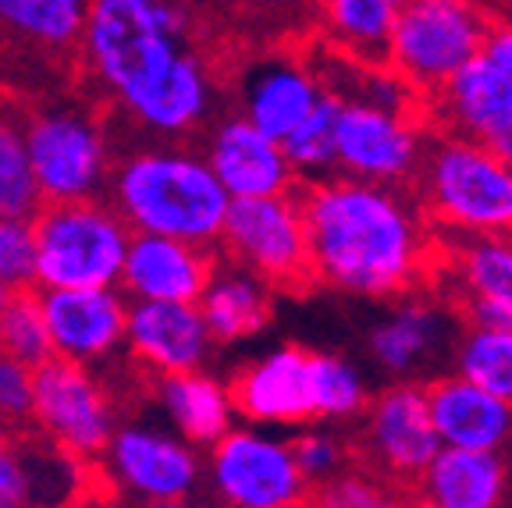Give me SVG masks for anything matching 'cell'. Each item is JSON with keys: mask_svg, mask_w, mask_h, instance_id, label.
<instances>
[{"mask_svg": "<svg viewBox=\"0 0 512 508\" xmlns=\"http://www.w3.org/2000/svg\"><path fill=\"white\" fill-rule=\"evenodd\" d=\"M303 203L317 281L356 295H399L427 270V239L416 217L381 182H317Z\"/></svg>", "mask_w": 512, "mask_h": 508, "instance_id": "6da1fadb", "label": "cell"}, {"mask_svg": "<svg viewBox=\"0 0 512 508\" xmlns=\"http://www.w3.org/2000/svg\"><path fill=\"white\" fill-rule=\"evenodd\" d=\"M114 196L118 214L132 231L171 235L200 246L221 239L224 214L232 203L214 167L182 153H139L125 160L114 178Z\"/></svg>", "mask_w": 512, "mask_h": 508, "instance_id": "7a4b0ae2", "label": "cell"}, {"mask_svg": "<svg viewBox=\"0 0 512 508\" xmlns=\"http://www.w3.org/2000/svg\"><path fill=\"white\" fill-rule=\"evenodd\" d=\"M189 11L175 0H89L86 54L100 79L132 107L178 64Z\"/></svg>", "mask_w": 512, "mask_h": 508, "instance_id": "3957f363", "label": "cell"}, {"mask_svg": "<svg viewBox=\"0 0 512 508\" xmlns=\"http://www.w3.org/2000/svg\"><path fill=\"white\" fill-rule=\"evenodd\" d=\"M36 228V288H111L121 281L132 228L89 196L43 203Z\"/></svg>", "mask_w": 512, "mask_h": 508, "instance_id": "277c9868", "label": "cell"}, {"mask_svg": "<svg viewBox=\"0 0 512 508\" xmlns=\"http://www.w3.org/2000/svg\"><path fill=\"white\" fill-rule=\"evenodd\" d=\"M427 210L459 235H512V167L463 135L441 139L424 164Z\"/></svg>", "mask_w": 512, "mask_h": 508, "instance_id": "5b68a950", "label": "cell"}, {"mask_svg": "<svg viewBox=\"0 0 512 508\" xmlns=\"http://www.w3.org/2000/svg\"><path fill=\"white\" fill-rule=\"evenodd\" d=\"M488 25L470 0H402L388 68L406 82L409 93L434 96L480 54Z\"/></svg>", "mask_w": 512, "mask_h": 508, "instance_id": "8992f818", "label": "cell"}, {"mask_svg": "<svg viewBox=\"0 0 512 508\" xmlns=\"http://www.w3.org/2000/svg\"><path fill=\"white\" fill-rule=\"evenodd\" d=\"M224 253L253 270L274 292H306L317 285L303 203L296 189L278 196H246L228 203L221 228Z\"/></svg>", "mask_w": 512, "mask_h": 508, "instance_id": "52a82bcc", "label": "cell"}, {"mask_svg": "<svg viewBox=\"0 0 512 508\" xmlns=\"http://www.w3.org/2000/svg\"><path fill=\"white\" fill-rule=\"evenodd\" d=\"M32 423L43 437L57 441L64 452L89 462L104 455L114 434L111 402L82 363L50 356L36 366V395H32Z\"/></svg>", "mask_w": 512, "mask_h": 508, "instance_id": "ba28073f", "label": "cell"}, {"mask_svg": "<svg viewBox=\"0 0 512 508\" xmlns=\"http://www.w3.org/2000/svg\"><path fill=\"white\" fill-rule=\"evenodd\" d=\"M210 477L221 501L239 508H292L310 501V484L292 445L253 430H228L214 441Z\"/></svg>", "mask_w": 512, "mask_h": 508, "instance_id": "9c48e42d", "label": "cell"}, {"mask_svg": "<svg viewBox=\"0 0 512 508\" xmlns=\"http://www.w3.org/2000/svg\"><path fill=\"white\" fill-rule=\"evenodd\" d=\"M43 203L82 199L104 175V139L79 114H40L25 132Z\"/></svg>", "mask_w": 512, "mask_h": 508, "instance_id": "30bf717a", "label": "cell"}, {"mask_svg": "<svg viewBox=\"0 0 512 508\" xmlns=\"http://www.w3.org/2000/svg\"><path fill=\"white\" fill-rule=\"evenodd\" d=\"M416 132L399 107L377 100H342L338 164L363 182H399L416 167Z\"/></svg>", "mask_w": 512, "mask_h": 508, "instance_id": "8fae6325", "label": "cell"}, {"mask_svg": "<svg viewBox=\"0 0 512 508\" xmlns=\"http://www.w3.org/2000/svg\"><path fill=\"white\" fill-rule=\"evenodd\" d=\"M104 459L121 487L153 505H178L200 480V462L182 441L146 427H125L111 434Z\"/></svg>", "mask_w": 512, "mask_h": 508, "instance_id": "7c38bea8", "label": "cell"}, {"mask_svg": "<svg viewBox=\"0 0 512 508\" xmlns=\"http://www.w3.org/2000/svg\"><path fill=\"white\" fill-rule=\"evenodd\" d=\"M54 356L72 363L107 359L125 342L128 306L111 288H40Z\"/></svg>", "mask_w": 512, "mask_h": 508, "instance_id": "4fadbf2b", "label": "cell"}, {"mask_svg": "<svg viewBox=\"0 0 512 508\" xmlns=\"http://www.w3.org/2000/svg\"><path fill=\"white\" fill-rule=\"evenodd\" d=\"M210 274H214V253H207V246L200 242L132 231L121 285L136 299L200 302Z\"/></svg>", "mask_w": 512, "mask_h": 508, "instance_id": "5bb4252c", "label": "cell"}, {"mask_svg": "<svg viewBox=\"0 0 512 508\" xmlns=\"http://www.w3.org/2000/svg\"><path fill=\"white\" fill-rule=\"evenodd\" d=\"M125 342L132 356L153 366L157 374H185L200 370L214 338L200 313V302L136 299V306L128 310Z\"/></svg>", "mask_w": 512, "mask_h": 508, "instance_id": "9a60e30c", "label": "cell"}, {"mask_svg": "<svg viewBox=\"0 0 512 508\" xmlns=\"http://www.w3.org/2000/svg\"><path fill=\"white\" fill-rule=\"evenodd\" d=\"M370 448L381 462L384 473L413 487L427 462L438 455L441 437L434 430L431 409H427V391L402 384V388L384 391L370 409Z\"/></svg>", "mask_w": 512, "mask_h": 508, "instance_id": "2e32d148", "label": "cell"}, {"mask_svg": "<svg viewBox=\"0 0 512 508\" xmlns=\"http://www.w3.org/2000/svg\"><path fill=\"white\" fill-rule=\"evenodd\" d=\"M207 164L232 199L278 196L296 189V167L274 135L260 132L249 118L224 121L214 135Z\"/></svg>", "mask_w": 512, "mask_h": 508, "instance_id": "e0dca14e", "label": "cell"}, {"mask_svg": "<svg viewBox=\"0 0 512 508\" xmlns=\"http://www.w3.org/2000/svg\"><path fill=\"white\" fill-rule=\"evenodd\" d=\"M235 413L256 423H303L317 416L313 405V374H310V352L303 349H281L267 359L253 363L235 377L228 388Z\"/></svg>", "mask_w": 512, "mask_h": 508, "instance_id": "ac0fdd59", "label": "cell"}, {"mask_svg": "<svg viewBox=\"0 0 512 508\" xmlns=\"http://www.w3.org/2000/svg\"><path fill=\"white\" fill-rule=\"evenodd\" d=\"M427 391V409H431L434 430L441 445L452 448H488L498 452L512 437V402L498 398L495 391L459 377L434 381Z\"/></svg>", "mask_w": 512, "mask_h": 508, "instance_id": "d6986e66", "label": "cell"}, {"mask_svg": "<svg viewBox=\"0 0 512 508\" xmlns=\"http://www.w3.org/2000/svg\"><path fill=\"white\" fill-rule=\"evenodd\" d=\"M79 466L72 452H64L57 441L40 445L29 441L25 430L4 434L0 441V508L22 505H54L68 501L79 487Z\"/></svg>", "mask_w": 512, "mask_h": 508, "instance_id": "ffe728a7", "label": "cell"}, {"mask_svg": "<svg viewBox=\"0 0 512 508\" xmlns=\"http://www.w3.org/2000/svg\"><path fill=\"white\" fill-rule=\"evenodd\" d=\"M427 100H434L438 118L448 121L452 132L473 143H488L491 135L512 125V79L484 54L466 61Z\"/></svg>", "mask_w": 512, "mask_h": 508, "instance_id": "44dd1931", "label": "cell"}, {"mask_svg": "<svg viewBox=\"0 0 512 508\" xmlns=\"http://www.w3.org/2000/svg\"><path fill=\"white\" fill-rule=\"evenodd\" d=\"M320 82L310 75L303 64L288 61V57H271V61H253L242 72V107L246 118L253 121L260 132L285 139L313 104L320 100Z\"/></svg>", "mask_w": 512, "mask_h": 508, "instance_id": "7402d4cb", "label": "cell"}, {"mask_svg": "<svg viewBox=\"0 0 512 508\" xmlns=\"http://www.w3.org/2000/svg\"><path fill=\"white\" fill-rule=\"evenodd\" d=\"M452 263L466 317L473 324L512 327V235H466Z\"/></svg>", "mask_w": 512, "mask_h": 508, "instance_id": "603a6c76", "label": "cell"}, {"mask_svg": "<svg viewBox=\"0 0 512 508\" xmlns=\"http://www.w3.org/2000/svg\"><path fill=\"white\" fill-rule=\"evenodd\" d=\"M413 487L434 508H495L505 494V466L488 448L441 445Z\"/></svg>", "mask_w": 512, "mask_h": 508, "instance_id": "cb8c5ba5", "label": "cell"}, {"mask_svg": "<svg viewBox=\"0 0 512 508\" xmlns=\"http://www.w3.org/2000/svg\"><path fill=\"white\" fill-rule=\"evenodd\" d=\"M328 40L349 61L388 68L392 29L402 0H310Z\"/></svg>", "mask_w": 512, "mask_h": 508, "instance_id": "d4e9b609", "label": "cell"}, {"mask_svg": "<svg viewBox=\"0 0 512 508\" xmlns=\"http://www.w3.org/2000/svg\"><path fill=\"white\" fill-rule=\"evenodd\" d=\"M271 292L253 270H214L200 295V313L214 342H239L271 320Z\"/></svg>", "mask_w": 512, "mask_h": 508, "instance_id": "484cf974", "label": "cell"}, {"mask_svg": "<svg viewBox=\"0 0 512 508\" xmlns=\"http://www.w3.org/2000/svg\"><path fill=\"white\" fill-rule=\"evenodd\" d=\"M160 395H164L171 420L178 423L189 445H214L217 437L228 434V423L235 413L232 395L217 381L203 377L200 370L164 374Z\"/></svg>", "mask_w": 512, "mask_h": 508, "instance_id": "4316f807", "label": "cell"}, {"mask_svg": "<svg viewBox=\"0 0 512 508\" xmlns=\"http://www.w3.org/2000/svg\"><path fill=\"white\" fill-rule=\"evenodd\" d=\"M207 72L203 64L192 54H182L178 64L171 68V75L160 82L153 93H146L143 100L128 107L146 128H157V132H185L207 111Z\"/></svg>", "mask_w": 512, "mask_h": 508, "instance_id": "83f0119b", "label": "cell"}, {"mask_svg": "<svg viewBox=\"0 0 512 508\" xmlns=\"http://www.w3.org/2000/svg\"><path fill=\"white\" fill-rule=\"evenodd\" d=\"M89 0H0V25L47 50L75 47L86 32Z\"/></svg>", "mask_w": 512, "mask_h": 508, "instance_id": "f1b7e54d", "label": "cell"}, {"mask_svg": "<svg viewBox=\"0 0 512 508\" xmlns=\"http://www.w3.org/2000/svg\"><path fill=\"white\" fill-rule=\"evenodd\" d=\"M434 338H438V317L427 306H406L370 334V349L388 374H406L409 366L431 352Z\"/></svg>", "mask_w": 512, "mask_h": 508, "instance_id": "f546056e", "label": "cell"}, {"mask_svg": "<svg viewBox=\"0 0 512 508\" xmlns=\"http://www.w3.org/2000/svg\"><path fill=\"white\" fill-rule=\"evenodd\" d=\"M0 352L32 366V370L54 356V342H50V327H47L40 292H32V288H15L11 292L8 310L0 317Z\"/></svg>", "mask_w": 512, "mask_h": 508, "instance_id": "4dcf8cb0", "label": "cell"}, {"mask_svg": "<svg viewBox=\"0 0 512 508\" xmlns=\"http://www.w3.org/2000/svg\"><path fill=\"white\" fill-rule=\"evenodd\" d=\"M338 107H342L338 96L320 93L313 111L281 139L296 175H320L338 164Z\"/></svg>", "mask_w": 512, "mask_h": 508, "instance_id": "1f68e13d", "label": "cell"}, {"mask_svg": "<svg viewBox=\"0 0 512 508\" xmlns=\"http://www.w3.org/2000/svg\"><path fill=\"white\" fill-rule=\"evenodd\" d=\"M459 374L512 402V327H473L459 352Z\"/></svg>", "mask_w": 512, "mask_h": 508, "instance_id": "d6a6232c", "label": "cell"}, {"mask_svg": "<svg viewBox=\"0 0 512 508\" xmlns=\"http://www.w3.org/2000/svg\"><path fill=\"white\" fill-rule=\"evenodd\" d=\"M43 192L29 160V143L15 125L0 121V214L36 217Z\"/></svg>", "mask_w": 512, "mask_h": 508, "instance_id": "836d02e7", "label": "cell"}, {"mask_svg": "<svg viewBox=\"0 0 512 508\" xmlns=\"http://www.w3.org/2000/svg\"><path fill=\"white\" fill-rule=\"evenodd\" d=\"M310 374L317 416H349L363 405V381L349 363L310 352Z\"/></svg>", "mask_w": 512, "mask_h": 508, "instance_id": "e575fe53", "label": "cell"}, {"mask_svg": "<svg viewBox=\"0 0 512 508\" xmlns=\"http://www.w3.org/2000/svg\"><path fill=\"white\" fill-rule=\"evenodd\" d=\"M0 281L8 288H36V228H32V217L0 214Z\"/></svg>", "mask_w": 512, "mask_h": 508, "instance_id": "d590c367", "label": "cell"}, {"mask_svg": "<svg viewBox=\"0 0 512 508\" xmlns=\"http://www.w3.org/2000/svg\"><path fill=\"white\" fill-rule=\"evenodd\" d=\"M36 370L0 352V430H25L32 423Z\"/></svg>", "mask_w": 512, "mask_h": 508, "instance_id": "8d00e7d4", "label": "cell"}, {"mask_svg": "<svg viewBox=\"0 0 512 508\" xmlns=\"http://www.w3.org/2000/svg\"><path fill=\"white\" fill-rule=\"evenodd\" d=\"M310 501L331 508H377L388 505V494H381V487L367 477H328L324 484L313 487Z\"/></svg>", "mask_w": 512, "mask_h": 508, "instance_id": "74e56055", "label": "cell"}, {"mask_svg": "<svg viewBox=\"0 0 512 508\" xmlns=\"http://www.w3.org/2000/svg\"><path fill=\"white\" fill-rule=\"evenodd\" d=\"M292 455H296L299 469H303L306 484H324L328 477H335L342 466V448L324 434H303L292 441Z\"/></svg>", "mask_w": 512, "mask_h": 508, "instance_id": "f35d334b", "label": "cell"}, {"mask_svg": "<svg viewBox=\"0 0 512 508\" xmlns=\"http://www.w3.org/2000/svg\"><path fill=\"white\" fill-rule=\"evenodd\" d=\"M480 54L512 79V25H488V36H484Z\"/></svg>", "mask_w": 512, "mask_h": 508, "instance_id": "ab89813d", "label": "cell"}, {"mask_svg": "<svg viewBox=\"0 0 512 508\" xmlns=\"http://www.w3.org/2000/svg\"><path fill=\"white\" fill-rule=\"evenodd\" d=\"M484 146H488V150L495 153V157H502L505 164L512 167V125H509V128H502V132H495Z\"/></svg>", "mask_w": 512, "mask_h": 508, "instance_id": "60d3db41", "label": "cell"}, {"mask_svg": "<svg viewBox=\"0 0 512 508\" xmlns=\"http://www.w3.org/2000/svg\"><path fill=\"white\" fill-rule=\"evenodd\" d=\"M239 4H246V8H253V11H292V8H299L303 0H239Z\"/></svg>", "mask_w": 512, "mask_h": 508, "instance_id": "b9f144b4", "label": "cell"}, {"mask_svg": "<svg viewBox=\"0 0 512 508\" xmlns=\"http://www.w3.org/2000/svg\"><path fill=\"white\" fill-rule=\"evenodd\" d=\"M11 292H15V288H8V285H4V281H0V317H4V310H8Z\"/></svg>", "mask_w": 512, "mask_h": 508, "instance_id": "7bdbcfd3", "label": "cell"}, {"mask_svg": "<svg viewBox=\"0 0 512 508\" xmlns=\"http://www.w3.org/2000/svg\"><path fill=\"white\" fill-rule=\"evenodd\" d=\"M0 441H4V430H0Z\"/></svg>", "mask_w": 512, "mask_h": 508, "instance_id": "ee69618b", "label": "cell"}]
</instances>
